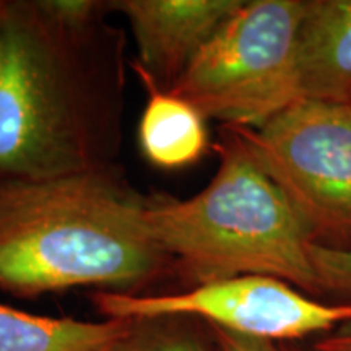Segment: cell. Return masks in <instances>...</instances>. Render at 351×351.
<instances>
[{"label":"cell","mask_w":351,"mask_h":351,"mask_svg":"<svg viewBox=\"0 0 351 351\" xmlns=\"http://www.w3.org/2000/svg\"><path fill=\"white\" fill-rule=\"evenodd\" d=\"M143 210V202L86 169L0 181V287L39 295L138 282L163 256Z\"/></svg>","instance_id":"1"},{"label":"cell","mask_w":351,"mask_h":351,"mask_svg":"<svg viewBox=\"0 0 351 351\" xmlns=\"http://www.w3.org/2000/svg\"><path fill=\"white\" fill-rule=\"evenodd\" d=\"M219 155L213 179L197 195L145 204V225L160 252L178 257L197 287L263 275L322 295L313 241L283 192L232 129Z\"/></svg>","instance_id":"2"},{"label":"cell","mask_w":351,"mask_h":351,"mask_svg":"<svg viewBox=\"0 0 351 351\" xmlns=\"http://www.w3.org/2000/svg\"><path fill=\"white\" fill-rule=\"evenodd\" d=\"M306 0L244 2L189 62L171 93L204 117L258 127L300 101L298 32Z\"/></svg>","instance_id":"3"},{"label":"cell","mask_w":351,"mask_h":351,"mask_svg":"<svg viewBox=\"0 0 351 351\" xmlns=\"http://www.w3.org/2000/svg\"><path fill=\"white\" fill-rule=\"evenodd\" d=\"M314 244L351 247V104L301 99L258 127H230Z\"/></svg>","instance_id":"4"},{"label":"cell","mask_w":351,"mask_h":351,"mask_svg":"<svg viewBox=\"0 0 351 351\" xmlns=\"http://www.w3.org/2000/svg\"><path fill=\"white\" fill-rule=\"evenodd\" d=\"M43 39L3 7L0 57V174L38 181L85 169Z\"/></svg>","instance_id":"5"},{"label":"cell","mask_w":351,"mask_h":351,"mask_svg":"<svg viewBox=\"0 0 351 351\" xmlns=\"http://www.w3.org/2000/svg\"><path fill=\"white\" fill-rule=\"evenodd\" d=\"M96 304L108 319L138 322L191 315L223 330L267 341L300 340L314 333L328 335L351 324V302L326 304L283 280L263 275L199 285L178 295L101 293Z\"/></svg>","instance_id":"6"},{"label":"cell","mask_w":351,"mask_h":351,"mask_svg":"<svg viewBox=\"0 0 351 351\" xmlns=\"http://www.w3.org/2000/svg\"><path fill=\"white\" fill-rule=\"evenodd\" d=\"M244 0H125V13L137 39L148 75L171 82L178 78L232 12Z\"/></svg>","instance_id":"7"},{"label":"cell","mask_w":351,"mask_h":351,"mask_svg":"<svg viewBox=\"0 0 351 351\" xmlns=\"http://www.w3.org/2000/svg\"><path fill=\"white\" fill-rule=\"evenodd\" d=\"M296 86L300 101L351 103V0H306Z\"/></svg>","instance_id":"8"},{"label":"cell","mask_w":351,"mask_h":351,"mask_svg":"<svg viewBox=\"0 0 351 351\" xmlns=\"http://www.w3.org/2000/svg\"><path fill=\"white\" fill-rule=\"evenodd\" d=\"M132 322L49 317L0 304V351H108L129 335Z\"/></svg>","instance_id":"9"},{"label":"cell","mask_w":351,"mask_h":351,"mask_svg":"<svg viewBox=\"0 0 351 351\" xmlns=\"http://www.w3.org/2000/svg\"><path fill=\"white\" fill-rule=\"evenodd\" d=\"M205 117L168 91L153 93L140 119V147L160 168H182L204 155L208 135Z\"/></svg>","instance_id":"10"},{"label":"cell","mask_w":351,"mask_h":351,"mask_svg":"<svg viewBox=\"0 0 351 351\" xmlns=\"http://www.w3.org/2000/svg\"><path fill=\"white\" fill-rule=\"evenodd\" d=\"M309 254L320 293L351 300V247L333 249L311 243Z\"/></svg>","instance_id":"11"},{"label":"cell","mask_w":351,"mask_h":351,"mask_svg":"<svg viewBox=\"0 0 351 351\" xmlns=\"http://www.w3.org/2000/svg\"><path fill=\"white\" fill-rule=\"evenodd\" d=\"M140 322V320H138ZM135 328L132 322L129 335L114 346L112 351H207L204 345L191 333L178 328H165V326Z\"/></svg>","instance_id":"12"},{"label":"cell","mask_w":351,"mask_h":351,"mask_svg":"<svg viewBox=\"0 0 351 351\" xmlns=\"http://www.w3.org/2000/svg\"><path fill=\"white\" fill-rule=\"evenodd\" d=\"M44 13L62 25L75 26L90 19V13L95 8L93 2L85 0H54V2L39 3Z\"/></svg>","instance_id":"13"},{"label":"cell","mask_w":351,"mask_h":351,"mask_svg":"<svg viewBox=\"0 0 351 351\" xmlns=\"http://www.w3.org/2000/svg\"><path fill=\"white\" fill-rule=\"evenodd\" d=\"M213 332L219 351H283L276 348L274 341L243 337L218 327H213Z\"/></svg>","instance_id":"14"},{"label":"cell","mask_w":351,"mask_h":351,"mask_svg":"<svg viewBox=\"0 0 351 351\" xmlns=\"http://www.w3.org/2000/svg\"><path fill=\"white\" fill-rule=\"evenodd\" d=\"M314 351H351V324L324 335L313 346Z\"/></svg>","instance_id":"15"},{"label":"cell","mask_w":351,"mask_h":351,"mask_svg":"<svg viewBox=\"0 0 351 351\" xmlns=\"http://www.w3.org/2000/svg\"><path fill=\"white\" fill-rule=\"evenodd\" d=\"M2 43H3V7H0V57H2Z\"/></svg>","instance_id":"16"},{"label":"cell","mask_w":351,"mask_h":351,"mask_svg":"<svg viewBox=\"0 0 351 351\" xmlns=\"http://www.w3.org/2000/svg\"><path fill=\"white\" fill-rule=\"evenodd\" d=\"M283 351H314V350H302V348H285Z\"/></svg>","instance_id":"17"},{"label":"cell","mask_w":351,"mask_h":351,"mask_svg":"<svg viewBox=\"0 0 351 351\" xmlns=\"http://www.w3.org/2000/svg\"><path fill=\"white\" fill-rule=\"evenodd\" d=\"M108 351H112V348H111V350H108Z\"/></svg>","instance_id":"18"},{"label":"cell","mask_w":351,"mask_h":351,"mask_svg":"<svg viewBox=\"0 0 351 351\" xmlns=\"http://www.w3.org/2000/svg\"><path fill=\"white\" fill-rule=\"evenodd\" d=\"M350 104H351V103H350Z\"/></svg>","instance_id":"19"}]
</instances>
